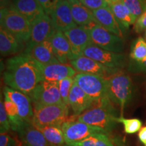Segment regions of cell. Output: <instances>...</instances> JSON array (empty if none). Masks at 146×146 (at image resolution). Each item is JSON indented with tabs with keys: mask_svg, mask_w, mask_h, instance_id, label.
I'll use <instances>...</instances> for the list:
<instances>
[{
	"mask_svg": "<svg viewBox=\"0 0 146 146\" xmlns=\"http://www.w3.org/2000/svg\"><path fill=\"white\" fill-rule=\"evenodd\" d=\"M43 68L42 64L23 52L6 60L3 82L8 87L29 96L40 83L44 81Z\"/></svg>",
	"mask_w": 146,
	"mask_h": 146,
	"instance_id": "obj_1",
	"label": "cell"
},
{
	"mask_svg": "<svg viewBox=\"0 0 146 146\" xmlns=\"http://www.w3.org/2000/svg\"><path fill=\"white\" fill-rule=\"evenodd\" d=\"M117 118L114 104L110 100H108L94 105L78 116L77 120L100 128L109 134L116 127Z\"/></svg>",
	"mask_w": 146,
	"mask_h": 146,
	"instance_id": "obj_2",
	"label": "cell"
},
{
	"mask_svg": "<svg viewBox=\"0 0 146 146\" xmlns=\"http://www.w3.org/2000/svg\"><path fill=\"white\" fill-rule=\"evenodd\" d=\"M108 95L110 101L120 109V117L133 96V83L129 74L123 70L107 77Z\"/></svg>",
	"mask_w": 146,
	"mask_h": 146,
	"instance_id": "obj_3",
	"label": "cell"
},
{
	"mask_svg": "<svg viewBox=\"0 0 146 146\" xmlns=\"http://www.w3.org/2000/svg\"><path fill=\"white\" fill-rule=\"evenodd\" d=\"M1 28L10 33L21 43L25 44L29 40L31 25L12 5L1 8L0 14Z\"/></svg>",
	"mask_w": 146,
	"mask_h": 146,
	"instance_id": "obj_4",
	"label": "cell"
},
{
	"mask_svg": "<svg viewBox=\"0 0 146 146\" xmlns=\"http://www.w3.org/2000/svg\"><path fill=\"white\" fill-rule=\"evenodd\" d=\"M74 81L94 102L95 105L110 100L108 95V80L96 74L77 73Z\"/></svg>",
	"mask_w": 146,
	"mask_h": 146,
	"instance_id": "obj_5",
	"label": "cell"
},
{
	"mask_svg": "<svg viewBox=\"0 0 146 146\" xmlns=\"http://www.w3.org/2000/svg\"><path fill=\"white\" fill-rule=\"evenodd\" d=\"M68 108L64 103L34 107L32 124L36 128L62 126L68 115Z\"/></svg>",
	"mask_w": 146,
	"mask_h": 146,
	"instance_id": "obj_6",
	"label": "cell"
},
{
	"mask_svg": "<svg viewBox=\"0 0 146 146\" xmlns=\"http://www.w3.org/2000/svg\"><path fill=\"white\" fill-rule=\"evenodd\" d=\"M87 27L93 44L109 52L122 54L125 48L123 37L108 31L97 23Z\"/></svg>",
	"mask_w": 146,
	"mask_h": 146,
	"instance_id": "obj_7",
	"label": "cell"
},
{
	"mask_svg": "<svg viewBox=\"0 0 146 146\" xmlns=\"http://www.w3.org/2000/svg\"><path fill=\"white\" fill-rule=\"evenodd\" d=\"M29 97L33 108L63 103L58 82L42 81L34 89Z\"/></svg>",
	"mask_w": 146,
	"mask_h": 146,
	"instance_id": "obj_8",
	"label": "cell"
},
{
	"mask_svg": "<svg viewBox=\"0 0 146 146\" xmlns=\"http://www.w3.org/2000/svg\"><path fill=\"white\" fill-rule=\"evenodd\" d=\"M56 32L52 18L50 16L44 14L31 24L30 38L25 45L23 52L29 54L36 45L50 39Z\"/></svg>",
	"mask_w": 146,
	"mask_h": 146,
	"instance_id": "obj_9",
	"label": "cell"
},
{
	"mask_svg": "<svg viewBox=\"0 0 146 146\" xmlns=\"http://www.w3.org/2000/svg\"><path fill=\"white\" fill-rule=\"evenodd\" d=\"M83 56L99 62L108 68L120 71L126 66V56L123 54L109 52L94 44L86 47Z\"/></svg>",
	"mask_w": 146,
	"mask_h": 146,
	"instance_id": "obj_10",
	"label": "cell"
},
{
	"mask_svg": "<svg viewBox=\"0 0 146 146\" xmlns=\"http://www.w3.org/2000/svg\"><path fill=\"white\" fill-rule=\"evenodd\" d=\"M64 136L66 144L81 141L93 135L108 133L100 128L94 127L78 120L65 121L62 125Z\"/></svg>",
	"mask_w": 146,
	"mask_h": 146,
	"instance_id": "obj_11",
	"label": "cell"
},
{
	"mask_svg": "<svg viewBox=\"0 0 146 146\" xmlns=\"http://www.w3.org/2000/svg\"><path fill=\"white\" fill-rule=\"evenodd\" d=\"M64 33L70 43L71 50L75 59L83 56L86 47L93 44L87 27L76 26Z\"/></svg>",
	"mask_w": 146,
	"mask_h": 146,
	"instance_id": "obj_12",
	"label": "cell"
},
{
	"mask_svg": "<svg viewBox=\"0 0 146 146\" xmlns=\"http://www.w3.org/2000/svg\"><path fill=\"white\" fill-rule=\"evenodd\" d=\"M50 16L56 31L64 33L77 26L73 19L68 0L60 1Z\"/></svg>",
	"mask_w": 146,
	"mask_h": 146,
	"instance_id": "obj_13",
	"label": "cell"
},
{
	"mask_svg": "<svg viewBox=\"0 0 146 146\" xmlns=\"http://www.w3.org/2000/svg\"><path fill=\"white\" fill-rule=\"evenodd\" d=\"M70 65L78 73L96 74L106 78L119 72L106 66L96 60L84 56L70 61Z\"/></svg>",
	"mask_w": 146,
	"mask_h": 146,
	"instance_id": "obj_14",
	"label": "cell"
},
{
	"mask_svg": "<svg viewBox=\"0 0 146 146\" xmlns=\"http://www.w3.org/2000/svg\"><path fill=\"white\" fill-rule=\"evenodd\" d=\"M3 94L15 104L22 119L25 122L32 123L34 112L30 97L8 86L4 87Z\"/></svg>",
	"mask_w": 146,
	"mask_h": 146,
	"instance_id": "obj_15",
	"label": "cell"
},
{
	"mask_svg": "<svg viewBox=\"0 0 146 146\" xmlns=\"http://www.w3.org/2000/svg\"><path fill=\"white\" fill-rule=\"evenodd\" d=\"M50 40L55 56L60 63L67 64L75 59L71 50L70 43L63 32L56 31Z\"/></svg>",
	"mask_w": 146,
	"mask_h": 146,
	"instance_id": "obj_16",
	"label": "cell"
},
{
	"mask_svg": "<svg viewBox=\"0 0 146 146\" xmlns=\"http://www.w3.org/2000/svg\"><path fill=\"white\" fill-rule=\"evenodd\" d=\"M69 106L74 115L79 116L95 105L94 102L75 83L73 84L69 95Z\"/></svg>",
	"mask_w": 146,
	"mask_h": 146,
	"instance_id": "obj_17",
	"label": "cell"
},
{
	"mask_svg": "<svg viewBox=\"0 0 146 146\" xmlns=\"http://www.w3.org/2000/svg\"><path fill=\"white\" fill-rule=\"evenodd\" d=\"M17 133L24 146H50L42 133L32 123L24 122Z\"/></svg>",
	"mask_w": 146,
	"mask_h": 146,
	"instance_id": "obj_18",
	"label": "cell"
},
{
	"mask_svg": "<svg viewBox=\"0 0 146 146\" xmlns=\"http://www.w3.org/2000/svg\"><path fill=\"white\" fill-rule=\"evenodd\" d=\"M11 5L26 18L31 25L45 14L37 0H13Z\"/></svg>",
	"mask_w": 146,
	"mask_h": 146,
	"instance_id": "obj_19",
	"label": "cell"
},
{
	"mask_svg": "<svg viewBox=\"0 0 146 146\" xmlns=\"http://www.w3.org/2000/svg\"><path fill=\"white\" fill-rule=\"evenodd\" d=\"M92 12L98 25L106 29L108 31L120 37H123V31L108 5Z\"/></svg>",
	"mask_w": 146,
	"mask_h": 146,
	"instance_id": "obj_20",
	"label": "cell"
},
{
	"mask_svg": "<svg viewBox=\"0 0 146 146\" xmlns=\"http://www.w3.org/2000/svg\"><path fill=\"white\" fill-rule=\"evenodd\" d=\"M43 74L44 81L59 82L64 78L74 77L77 72L71 65L59 63L43 65Z\"/></svg>",
	"mask_w": 146,
	"mask_h": 146,
	"instance_id": "obj_21",
	"label": "cell"
},
{
	"mask_svg": "<svg viewBox=\"0 0 146 146\" xmlns=\"http://www.w3.org/2000/svg\"><path fill=\"white\" fill-rule=\"evenodd\" d=\"M108 5L119 24L123 33L129 30L131 25L135 23L137 18L131 13L127 7L121 1H110Z\"/></svg>",
	"mask_w": 146,
	"mask_h": 146,
	"instance_id": "obj_22",
	"label": "cell"
},
{
	"mask_svg": "<svg viewBox=\"0 0 146 146\" xmlns=\"http://www.w3.org/2000/svg\"><path fill=\"white\" fill-rule=\"evenodd\" d=\"M25 44L22 43L10 33L2 28L0 29V52L1 56H10L21 54L25 50Z\"/></svg>",
	"mask_w": 146,
	"mask_h": 146,
	"instance_id": "obj_23",
	"label": "cell"
},
{
	"mask_svg": "<svg viewBox=\"0 0 146 146\" xmlns=\"http://www.w3.org/2000/svg\"><path fill=\"white\" fill-rule=\"evenodd\" d=\"M50 39L36 45L29 53L33 58L43 65L60 63L54 55Z\"/></svg>",
	"mask_w": 146,
	"mask_h": 146,
	"instance_id": "obj_24",
	"label": "cell"
},
{
	"mask_svg": "<svg viewBox=\"0 0 146 146\" xmlns=\"http://www.w3.org/2000/svg\"><path fill=\"white\" fill-rule=\"evenodd\" d=\"M74 21L78 26L89 27L96 23L93 12L78 0H68Z\"/></svg>",
	"mask_w": 146,
	"mask_h": 146,
	"instance_id": "obj_25",
	"label": "cell"
},
{
	"mask_svg": "<svg viewBox=\"0 0 146 146\" xmlns=\"http://www.w3.org/2000/svg\"><path fill=\"white\" fill-rule=\"evenodd\" d=\"M50 146H64L66 141L62 126H46L38 127Z\"/></svg>",
	"mask_w": 146,
	"mask_h": 146,
	"instance_id": "obj_26",
	"label": "cell"
},
{
	"mask_svg": "<svg viewBox=\"0 0 146 146\" xmlns=\"http://www.w3.org/2000/svg\"><path fill=\"white\" fill-rule=\"evenodd\" d=\"M4 106L9 120H10L11 129L14 131H18L25 121L22 119L19 115L18 108L13 102H12L8 97L4 96Z\"/></svg>",
	"mask_w": 146,
	"mask_h": 146,
	"instance_id": "obj_27",
	"label": "cell"
},
{
	"mask_svg": "<svg viewBox=\"0 0 146 146\" xmlns=\"http://www.w3.org/2000/svg\"><path fill=\"white\" fill-rule=\"evenodd\" d=\"M67 145L70 146H114L109 138L108 135L105 133L93 135L83 141L71 143Z\"/></svg>",
	"mask_w": 146,
	"mask_h": 146,
	"instance_id": "obj_28",
	"label": "cell"
},
{
	"mask_svg": "<svg viewBox=\"0 0 146 146\" xmlns=\"http://www.w3.org/2000/svg\"><path fill=\"white\" fill-rule=\"evenodd\" d=\"M131 61L141 62L146 60V41L143 37H138L133 43L130 53Z\"/></svg>",
	"mask_w": 146,
	"mask_h": 146,
	"instance_id": "obj_29",
	"label": "cell"
},
{
	"mask_svg": "<svg viewBox=\"0 0 146 146\" xmlns=\"http://www.w3.org/2000/svg\"><path fill=\"white\" fill-rule=\"evenodd\" d=\"M137 19L146 11V0H120Z\"/></svg>",
	"mask_w": 146,
	"mask_h": 146,
	"instance_id": "obj_30",
	"label": "cell"
},
{
	"mask_svg": "<svg viewBox=\"0 0 146 146\" xmlns=\"http://www.w3.org/2000/svg\"><path fill=\"white\" fill-rule=\"evenodd\" d=\"M118 123H122L124 126L125 132L127 134H133L140 131L141 129L142 122L138 118H125L118 117Z\"/></svg>",
	"mask_w": 146,
	"mask_h": 146,
	"instance_id": "obj_31",
	"label": "cell"
},
{
	"mask_svg": "<svg viewBox=\"0 0 146 146\" xmlns=\"http://www.w3.org/2000/svg\"><path fill=\"white\" fill-rule=\"evenodd\" d=\"M74 77H68L58 82L59 84V90L63 103L69 106V95L74 84Z\"/></svg>",
	"mask_w": 146,
	"mask_h": 146,
	"instance_id": "obj_32",
	"label": "cell"
},
{
	"mask_svg": "<svg viewBox=\"0 0 146 146\" xmlns=\"http://www.w3.org/2000/svg\"><path fill=\"white\" fill-rule=\"evenodd\" d=\"M11 129L10 120H9L8 114L5 110L4 102L2 100V96H1V102H0V131L1 134L8 133Z\"/></svg>",
	"mask_w": 146,
	"mask_h": 146,
	"instance_id": "obj_33",
	"label": "cell"
},
{
	"mask_svg": "<svg viewBox=\"0 0 146 146\" xmlns=\"http://www.w3.org/2000/svg\"><path fill=\"white\" fill-rule=\"evenodd\" d=\"M78 1L91 11L108 6L106 0H78Z\"/></svg>",
	"mask_w": 146,
	"mask_h": 146,
	"instance_id": "obj_34",
	"label": "cell"
},
{
	"mask_svg": "<svg viewBox=\"0 0 146 146\" xmlns=\"http://www.w3.org/2000/svg\"><path fill=\"white\" fill-rule=\"evenodd\" d=\"M62 0H37L45 14L50 16L58 3Z\"/></svg>",
	"mask_w": 146,
	"mask_h": 146,
	"instance_id": "obj_35",
	"label": "cell"
},
{
	"mask_svg": "<svg viewBox=\"0 0 146 146\" xmlns=\"http://www.w3.org/2000/svg\"><path fill=\"white\" fill-rule=\"evenodd\" d=\"M128 70L129 72L133 73L146 72V60L141 62H137L131 60Z\"/></svg>",
	"mask_w": 146,
	"mask_h": 146,
	"instance_id": "obj_36",
	"label": "cell"
},
{
	"mask_svg": "<svg viewBox=\"0 0 146 146\" xmlns=\"http://www.w3.org/2000/svg\"><path fill=\"white\" fill-rule=\"evenodd\" d=\"M134 25V30L137 33L145 31L146 30V11L137 19Z\"/></svg>",
	"mask_w": 146,
	"mask_h": 146,
	"instance_id": "obj_37",
	"label": "cell"
},
{
	"mask_svg": "<svg viewBox=\"0 0 146 146\" xmlns=\"http://www.w3.org/2000/svg\"><path fill=\"white\" fill-rule=\"evenodd\" d=\"M16 141L14 139L5 133L0 135V146H15Z\"/></svg>",
	"mask_w": 146,
	"mask_h": 146,
	"instance_id": "obj_38",
	"label": "cell"
},
{
	"mask_svg": "<svg viewBox=\"0 0 146 146\" xmlns=\"http://www.w3.org/2000/svg\"><path fill=\"white\" fill-rule=\"evenodd\" d=\"M138 137L139 141L143 144V145L146 146V126L141 128L139 131Z\"/></svg>",
	"mask_w": 146,
	"mask_h": 146,
	"instance_id": "obj_39",
	"label": "cell"
},
{
	"mask_svg": "<svg viewBox=\"0 0 146 146\" xmlns=\"http://www.w3.org/2000/svg\"><path fill=\"white\" fill-rule=\"evenodd\" d=\"M10 0H1V8H8Z\"/></svg>",
	"mask_w": 146,
	"mask_h": 146,
	"instance_id": "obj_40",
	"label": "cell"
},
{
	"mask_svg": "<svg viewBox=\"0 0 146 146\" xmlns=\"http://www.w3.org/2000/svg\"><path fill=\"white\" fill-rule=\"evenodd\" d=\"M107 2L109 3L110 2V1H120V0H106Z\"/></svg>",
	"mask_w": 146,
	"mask_h": 146,
	"instance_id": "obj_41",
	"label": "cell"
},
{
	"mask_svg": "<svg viewBox=\"0 0 146 146\" xmlns=\"http://www.w3.org/2000/svg\"><path fill=\"white\" fill-rule=\"evenodd\" d=\"M145 40L146 41V30L145 31Z\"/></svg>",
	"mask_w": 146,
	"mask_h": 146,
	"instance_id": "obj_42",
	"label": "cell"
},
{
	"mask_svg": "<svg viewBox=\"0 0 146 146\" xmlns=\"http://www.w3.org/2000/svg\"><path fill=\"white\" fill-rule=\"evenodd\" d=\"M64 146H70V145H67V144H66V145H64Z\"/></svg>",
	"mask_w": 146,
	"mask_h": 146,
	"instance_id": "obj_43",
	"label": "cell"
}]
</instances>
